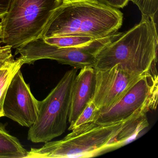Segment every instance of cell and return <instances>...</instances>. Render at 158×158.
I'll return each mask as SVG.
<instances>
[{
	"label": "cell",
	"instance_id": "cell-22",
	"mask_svg": "<svg viewBox=\"0 0 158 158\" xmlns=\"http://www.w3.org/2000/svg\"><path fill=\"white\" fill-rule=\"evenodd\" d=\"M1 69H2V68H1ZM1 69H0V70H1Z\"/></svg>",
	"mask_w": 158,
	"mask_h": 158
},
{
	"label": "cell",
	"instance_id": "cell-8",
	"mask_svg": "<svg viewBox=\"0 0 158 158\" xmlns=\"http://www.w3.org/2000/svg\"><path fill=\"white\" fill-rule=\"evenodd\" d=\"M144 75L130 73L118 64L110 69L96 70L92 101L100 110L101 114L107 111Z\"/></svg>",
	"mask_w": 158,
	"mask_h": 158
},
{
	"label": "cell",
	"instance_id": "cell-10",
	"mask_svg": "<svg viewBox=\"0 0 158 158\" xmlns=\"http://www.w3.org/2000/svg\"><path fill=\"white\" fill-rule=\"evenodd\" d=\"M80 69L72 86L68 120L70 125L75 122L86 106L92 101L95 89L96 70L90 66Z\"/></svg>",
	"mask_w": 158,
	"mask_h": 158
},
{
	"label": "cell",
	"instance_id": "cell-17",
	"mask_svg": "<svg viewBox=\"0 0 158 158\" xmlns=\"http://www.w3.org/2000/svg\"><path fill=\"white\" fill-rule=\"evenodd\" d=\"M104 5L115 9H123L128 4L129 0H97Z\"/></svg>",
	"mask_w": 158,
	"mask_h": 158
},
{
	"label": "cell",
	"instance_id": "cell-5",
	"mask_svg": "<svg viewBox=\"0 0 158 158\" xmlns=\"http://www.w3.org/2000/svg\"><path fill=\"white\" fill-rule=\"evenodd\" d=\"M77 69L67 71L55 87L40 101L39 112L29 127L27 139L35 143H46L60 136L67 128L72 86Z\"/></svg>",
	"mask_w": 158,
	"mask_h": 158
},
{
	"label": "cell",
	"instance_id": "cell-16",
	"mask_svg": "<svg viewBox=\"0 0 158 158\" xmlns=\"http://www.w3.org/2000/svg\"><path fill=\"white\" fill-rule=\"evenodd\" d=\"M135 4L141 14L155 19L158 10V0H129Z\"/></svg>",
	"mask_w": 158,
	"mask_h": 158
},
{
	"label": "cell",
	"instance_id": "cell-2",
	"mask_svg": "<svg viewBox=\"0 0 158 158\" xmlns=\"http://www.w3.org/2000/svg\"><path fill=\"white\" fill-rule=\"evenodd\" d=\"M158 45L155 21L142 15L139 23L97 53L94 69L106 70L118 64L133 73L145 74L156 66Z\"/></svg>",
	"mask_w": 158,
	"mask_h": 158
},
{
	"label": "cell",
	"instance_id": "cell-6",
	"mask_svg": "<svg viewBox=\"0 0 158 158\" xmlns=\"http://www.w3.org/2000/svg\"><path fill=\"white\" fill-rule=\"evenodd\" d=\"M122 33L117 32L96 40L87 46L76 48H60L48 44L41 38L16 49L15 55L20 54L19 58L23 65L33 64L39 60L49 59L77 70L85 66L94 67L97 53Z\"/></svg>",
	"mask_w": 158,
	"mask_h": 158
},
{
	"label": "cell",
	"instance_id": "cell-3",
	"mask_svg": "<svg viewBox=\"0 0 158 158\" xmlns=\"http://www.w3.org/2000/svg\"><path fill=\"white\" fill-rule=\"evenodd\" d=\"M108 124L91 123L72 130L62 139L31 148L26 158H90L111 151V142L124 122Z\"/></svg>",
	"mask_w": 158,
	"mask_h": 158
},
{
	"label": "cell",
	"instance_id": "cell-4",
	"mask_svg": "<svg viewBox=\"0 0 158 158\" xmlns=\"http://www.w3.org/2000/svg\"><path fill=\"white\" fill-rule=\"evenodd\" d=\"M62 0H12L2 19L1 41L17 49L42 37L54 11Z\"/></svg>",
	"mask_w": 158,
	"mask_h": 158
},
{
	"label": "cell",
	"instance_id": "cell-12",
	"mask_svg": "<svg viewBox=\"0 0 158 158\" xmlns=\"http://www.w3.org/2000/svg\"><path fill=\"white\" fill-rule=\"evenodd\" d=\"M27 153L19 139L6 130V125L0 123V155L5 158H24Z\"/></svg>",
	"mask_w": 158,
	"mask_h": 158
},
{
	"label": "cell",
	"instance_id": "cell-11",
	"mask_svg": "<svg viewBox=\"0 0 158 158\" xmlns=\"http://www.w3.org/2000/svg\"><path fill=\"white\" fill-rule=\"evenodd\" d=\"M147 113L135 114L125 120L122 127L111 140L112 148H118L135 139L141 131L148 127Z\"/></svg>",
	"mask_w": 158,
	"mask_h": 158
},
{
	"label": "cell",
	"instance_id": "cell-21",
	"mask_svg": "<svg viewBox=\"0 0 158 158\" xmlns=\"http://www.w3.org/2000/svg\"><path fill=\"white\" fill-rule=\"evenodd\" d=\"M2 42V41H1V40H0V43H1Z\"/></svg>",
	"mask_w": 158,
	"mask_h": 158
},
{
	"label": "cell",
	"instance_id": "cell-18",
	"mask_svg": "<svg viewBox=\"0 0 158 158\" xmlns=\"http://www.w3.org/2000/svg\"><path fill=\"white\" fill-rule=\"evenodd\" d=\"M12 0H0V19H2L8 13Z\"/></svg>",
	"mask_w": 158,
	"mask_h": 158
},
{
	"label": "cell",
	"instance_id": "cell-13",
	"mask_svg": "<svg viewBox=\"0 0 158 158\" xmlns=\"http://www.w3.org/2000/svg\"><path fill=\"white\" fill-rule=\"evenodd\" d=\"M23 64L19 58L0 70V118L3 117V104L6 92L12 78Z\"/></svg>",
	"mask_w": 158,
	"mask_h": 158
},
{
	"label": "cell",
	"instance_id": "cell-15",
	"mask_svg": "<svg viewBox=\"0 0 158 158\" xmlns=\"http://www.w3.org/2000/svg\"><path fill=\"white\" fill-rule=\"evenodd\" d=\"M100 114V110L91 101L86 106L75 122L70 125L68 130L72 131L89 123H95Z\"/></svg>",
	"mask_w": 158,
	"mask_h": 158
},
{
	"label": "cell",
	"instance_id": "cell-19",
	"mask_svg": "<svg viewBox=\"0 0 158 158\" xmlns=\"http://www.w3.org/2000/svg\"><path fill=\"white\" fill-rule=\"evenodd\" d=\"M2 34V26L0 23V39H1Z\"/></svg>",
	"mask_w": 158,
	"mask_h": 158
},
{
	"label": "cell",
	"instance_id": "cell-14",
	"mask_svg": "<svg viewBox=\"0 0 158 158\" xmlns=\"http://www.w3.org/2000/svg\"><path fill=\"white\" fill-rule=\"evenodd\" d=\"M93 38L86 36L56 37L43 39L48 44L54 45L60 48H76L87 46L96 40Z\"/></svg>",
	"mask_w": 158,
	"mask_h": 158
},
{
	"label": "cell",
	"instance_id": "cell-1",
	"mask_svg": "<svg viewBox=\"0 0 158 158\" xmlns=\"http://www.w3.org/2000/svg\"><path fill=\"white\" fill-rule=\"evenodd\" d=\"M123 14L97 0H62L47 24L42 38L56 37H105L117 33Z\"/></svg>",
	"mask_w": 158,
	"mask_h": 158
},
{
	"label": "cell",
	"instance_id": "cell-7",
	"mask_svg": "<svg viewBox=\"0 0 158 158\" xmlns=\"http://www.w3.org/2000/svg\"><path fill=\"white\" fill-rule=\"evenodd\" d=\"M156 66L145 74L110 110L100 114L95 123L108 124L123 122L138 114L155 110L158 104Z\"/></svg>",
	"mask_w": 158,
	"mask_h": 158
},
{
	"label": "cell",
	"instance_id": "cell-9",
	"mask_svg": "<svg viewBox=\"0 0 158 158\" xmlns=\"http://www.w3.org/2000/svg\"><path fill=\"white\" fill-rule=\"evenodd\" d=\"M39 101L31 92L21 69L14 76L8 86L3 104V115L23 127H30L39 112Z\"/></svg>",
	"mask_w": 158,
	"mask_h": 158
},
{
	"label": "cell",
	"instance_id": "cell-20",
	"mask_svg": "<svg viewBox=\"0 0 158 158\" xmlns=\"http://www.w3.org/2000/svg\"><path fill=\"white\" fill-rule=\"evenodd\" d=\"M71 1H77V0H70Z\"/></svg>",
	"mask_w": 158,
	"mask_h": 158
}]
</instances>
